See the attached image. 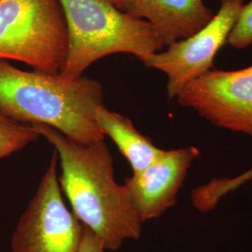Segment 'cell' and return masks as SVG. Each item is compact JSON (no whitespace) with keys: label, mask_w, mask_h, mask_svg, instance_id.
<instances>
[{"label":"cell","mask_w":252,"mask_h":252,"mask_svg":"<svg viewBox=\"0 0 252 252\" xmlns=\"http://www.w3.org/2000/svg\"><path fill=\"white\" fill-rule=\"evenodd\" d=\"M199 156L194 146L164 150L156 161L126 180V189L142 222L157 219L177 205L189 167Z\"/></svg>","instance_id":"cell-8"},{"label":"cell","mask_w":252,"mask_h":252,"mask_svg":"<svg viewBox=\"0 0 252 252\" xmlns=\"http://www.w3.org/2000/svg\"><path fill=\"white\" fill-rule=\"evenodd\" d=\"M226 44L235 49H245L252 45V0L244 4Z\"/></svg>","instance_id":"cell-12"},{"label":"cell","mask_w":252,"mask_h":252,"mask_svg":"<svg viewBox=\"0 0 252 252\" xmlns=\"http://www.w3.org/2000/svg\"><path fill=\"white\" fill-rule=\"evenodd\" d=\"M67 28V53L60 75L83 76L92 63L113 54L140 61L165 45L155 28L118 9L108 0H59Z\"/></svg>","instance_id":"cell-3"},{"label":"cell","mask_w":252,"mask_h":252,"mask_svg":"<svg viewBox=\"0 0 252 252\" xmlns=\"http://www.w3.org/2000/svg\"><path fill=\"white\" fill-rule=\"evenodd\" d=\"M68 36L59 0H0V60L59 74Z\"/></svg>","instance_id":"cell-4"},{"label":"cell","mask_w":252,"mask_h":252,"mask_svg":"<svg viewBox=\"0 0 252 252\" xmlns=\"http://www.w3.org/2000/svg\"><path fill=\"white\" fill-rule=\"evenodd\" d=\"M122 10L150 23L165 47L207 26L214 13L204 0H123Z\"/></svg>","instance_id":"cell-9"},{"label":"cell","mask_w":252,"mask_h":252,"mask_svg":"<svg viewBox=\"0 0 252 252\" xmlns=\"http://www.w3.org/2000/svg\"><path fill=\"white\" fill-rule=\"evenodd\" d=\"M103 98V87L94 79L25 71L0 60V114L16 123L45 125L83 144L103 141L95 118Z\"/></svg>","instance_id":"cell-2"},{"label":"cell","mask_w":252,"mask_h":252,"mask_svg":"<svg viewBox=\"0 0 252 252\" xmlns=\"http://www.w3.org/2000/svg\"><path fill=\"white\" fill-rule=\"evenodd\" d=\"M105 251L106 248L101 238L84 226L81 246L78 252H105Z\"/></svg>","instance_id":"cell-13"},{"label":"cell","mask_w":252,"mask_h":252,"mask_svg":"<svg viewBox=\"0 0 252 252\" xmlns=\"http://www.w3.org/2000/svg\"><path fill=\"white\" fill-rule=\"evenodd\" d=\"M32 126L57 153L60 187L74 215L101 238L106 251H117L127 239L137 240L143 222L126 185L114 179L112 155L104 140L83 144L50 126Z\"/></svg>","instance_id":"cell-1"},{"label":"cell","mask_w":252,"mask_h":252,"mask_svg":"<svg viewBox=\"0 0 252 252\" xmlns=\"http://www.w3.org/2000/svg\"><path fill=\"white\" fill-rule=\"evenodd\" d=\"M95 118L102 133L111 138L130 163L133 174L142 171L164 152L141 134L130 119L108 110L104 104L96 108Z\"/></svg>","instance_id":"cell-10"},{"label":"cell","mask_w":252,"mask_h":252,"mask_svg":"<svg viewBox=\"0 0 252 252\" xmlns=\"http://www.w3.org/2000/svg\"><path fill=\"white\" fill-rule=\"evenodd\" d=\"M244 1L220 0L219 11L206 27L141 61L147 67L159 70L166 76L169 99L176 98L190 81L215 68L214 59L225 45L245 4Z\"/></svg>","instance_id":"cell-6"},{"label":"cell","mask_w":252,"mask_h":252,"mask_svg":"<svg viewBox=\"0 0 252 252\" xmlns=\"http://www.w3.org/2000/svg\"><path fill=\"white\" fill-rule=\"evenodd\" d=\"M39 136L33 126L16 123L0 114V159L20 152Z\"/></svg>","instance_id":"cell-11"},{"label":"cell","mask_w":252,"mask_h":252,"mask_svg":"<svg viewBox=\"0 0 252 252\" xmlns=\"http://www.w3.org/2000/svg\"><path fill=\"white\" fill-rule=\"evenodd\" d=\"M109 2H111L114 6H116L118 9H121L122 10V8H123V0H108Z\"/></svg>","instance_id":"cell-15"},{"label":"cell","mask_w":252,"mask_h":252,"mask_svg":"<svg viewBox=\"0 0 252 252\" xmlns=\"http://www.w3.org/2000/svg\"><path fill=\"white\" fill-rule=\"evenodd\" d=\"M251 180H252V167L250 168L249 170L244 172L242 174L238 175L237 177L233 178L232 179V183H233L234 187L239 188V187H241L245 183H247L248 181H250Z\"/></svg>","instance_id":"cell-14"},{"label":"cell","mask_w":252,"mask_h":252,"mask_svg":"<svg viewBox=\"0 0 252 252\" xmlns=\"http://www.w3.org/2000/svg\"><path fill=\"white\" fill-rule=\"evenodd\" d=\"M176 99L217 128L252 138V64L237 70H208L188 83Z\"/></svg>","instance_id":"cell-7"},{"label":"cell","mask_w":252,"mask_h":252,"mask_svg":"<svg viewBox=\"0 0 252 252\" xmlns=\"http://www.w3.org/2000/svg\"><path fill=\"white\" fill-rule=\"evenodd\" d=\"M54 151L36 194L20 218L12 252H78L84 225L63 201Z\"/></svg>","instance_id":"cell-5"}]
</instances>
